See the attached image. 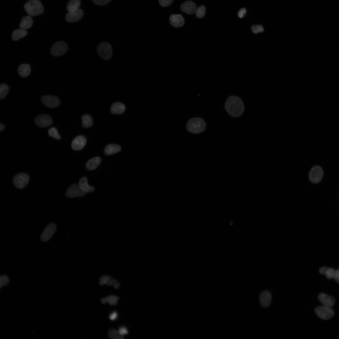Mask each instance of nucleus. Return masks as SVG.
Here are the masks:
<instances>
[{
	"label": "nucleus",
	"instance_id": "a18cd8bd",
	"mask_svg": "<svg viewBox=\"0 0 339 339\" xmlns=\"http://www.w3.org/2000/svg\"><path fill=\"white\" fill-rule=\"evenodd\" d=\"M5 128V126L3 124L0 123V131H3Z\"/></svg>",
	"mask_w": 339,
	"mask_h": 339
},
{
	"label": "nucleus",
	"instance_id": "1a4fd4ad",
	"mask_svg": "<svg viewBox=\"0 0 339 339\" xmlns=\"http://www.w3.org/2000/svg\"><path fill=\"white\" fill-rule=\"evenodd\" d=\"M86 192L83 191L78 185L73 184L70 186L67 190L66 195L69 197H80L84 196Z\"/></svg>",
	"mask_w": 339,
	"mask_h": 339
},
{
	"label": "nucleus",
	"instance_id": "58836bf2",
	"mask_svg": "<svg viewBox=\"0 0 339 339\" xmlns=\"http://www.w3.org/2000/svg\"><path fill=\"white\" fill-rule=\"evenodd\" d=\"M96 4L98 5H104L108 3L111 0H92Z\"/></svg>",
	"mask_w": 339,
	"mask_h": 339
},
{
	"label": "nucleus",
	"instance_id": "393cba45",
	"mask_svg": "<svg viewBox=\"0 0 339 339\" xmlns=\"http://www.w3.org/2000/svg\"><path fill=\"white\" fill-rule=\"evenodd\" d=\"M27 34L26 30L20 28L13 31L12 35V38L14 40H18L25 36Z\"/></svg>",
	"mask_w": 339,
	"mask_h": 339
},
{
	"label": "nucleus",
	"instance_id": "6ab92c4d",
	"mask_svg": "<svg viewBox=\"0 0 339 339\" xmlns=\"http://www.w3.org/2000/svg\"><path fill=\"white\" fill-rule=\"evenodd\" d=\"M125 106L123 104L120 102L113 103L111 106L110 112L112 114H121L124 111Z\"/></svg>",
	"mask_w": 339,
	"mask_h": 339
},
{
	"label": "nucleus",
	"instance_id": "412c9836",
	"mask_svg": "<svg viewBox=\"0 0 339 339\" xmlns=\"http://www.w3.org/2000/svg\"><path fill=\"white\" fill-rule=\"evenodd\" d=\"M101 163V159L99 157L93 158L88 161L86 167L89 170H93L97 167Z\"/></svg>",
	"mask_w": 339,
	"mask_h": 339
},
{
	"label": "nucleus",
	"instance_id": "b1692460",
	"mask_svg": "<svg viewBox=\"0 0 339 339\" xmlns=\"http://www.w3.org/2000/svg\"><path fill=\"white\" fill-rule=\"evenodd\" d=\"M19 75L22 77H26L29 75L30 72V67L28 64H22L19 67L18 69Z\"/></svg>",
	"mask_w": 339,
	"mask_h": 339
},
{
	"label": "nucleus",
	"instance_id": "cd10ccee",
	"mask_svg": "<svg viewBox=\"0 0 339 339\" xmlns=\"http://www.w3.org/2000/svg\"><path fill=\"white\" fill-rule=\"evenodd\" d=\"M82 126L85 128L91 127L93 125V121L92 117L89 115H85L82 117Z\"/></svg>",
	"mask_w": 339,
	"mask_h": 339
},
{
	"label": "nucleus",
	"instance_id": "79ce46f5",
	"mask_svg": "<svg viewBox=\"0 0 339 339\" xmlns=\"http://www.w3.org/2000/svg\"><path fill=\"white\" fill-rule=\"evenodd\" d=\"M118 316L117 313L116 311L112 312L109 315V318L110 320H116Z\"/></svg>",
	"mask_w": 339,
	"mask_h": 339
},
{
	"label": "nucleus",
	"instance_id": "0eeeda50",
	"mask_svg": "<svg viewBox=\"0 0 339 339\" xmlns=\"http://www.w3.org/2000/svg\"><path fill=\"white\" fill-rule=\"evenodd\" d=\"M67 49V46L66 43L63 41H59L53 44L51 51L53 56H59L64 54Z\"/></svg>",
	"mask_w": 339,
	"mask_h": 339
},
{
	"label": "nucleus",
	"instance_id": "473e14b6",
	"mask_svg": "<svg viewBox=\"0 0 339 339\" xmlns=\"http://www.w3.org/2000/svg\"><path fill=\"white\" fill-rule=\"evenodd\" d=\"M106 285L108 286L113 285L116 289H118L120 286L118 282L115 279L110 277V278Z\"/></svg>",
	"mask_w": 339,
	"mask_h": 339
},
{
	"label": "nucleus",
	"instance_id": "ea45409f",
	"mask_svg": "<svg viewBox=\"0 0 339 339\" xmlns=\"http://www.w3.org/2000/svg\"><path fill=\"white\" fill-rule=\"evenodd\" d=\"M118 332L122 336L127 334L128 331L126 327L124 326L120 327L118 330Z\"/></svg>",
	"mask_w": 339,
	"mask_h": 339
},
{
	"label": "nucleus",
	"instance_id": "20e7f679",
	"mask_svg": "<svg viewBox=\"0 0 339 339\" xmlns=\"http://www.w3.org/2000/svg\"><path fill=\"white\" fill-rule=\"evenodd\" d=\"M97 51L99 55L104 60H108L111 57V47L108 43L103 42L100 43L97 47Z\"/></svg>",
	"mask_w": 339,
	"mask_h": 339
},
{
	"label": "nucleus",
	"instance_id": "5701e85b",
	"mask_svg": "<svg viewBox=\"0 0 339 339\" xmlns=\"http://www.w3.org/2000/svg\"><path fill=\"white\" fill-rule=\"evenodd\" d=\"M121 150L120 147L117 145L110 144L107 145L104 150V153L106 155H110L119 152Z\"/></svg>",
	"mask_w": 339,
	"mask_h": 339
},
{
	"label": "nucleus",
	"instance_id": "f8f14e48",
	"mask_svg": "<svg viewBox=\"0 0 339 339\" xmlns=\"http://www.w3.org/2000/svg\"><path fill=\"white\" fill-rule=\"evenodd\" d=\"M56 229V225L51 223L48 225L41 235L40 239L43 242L48 241L52 236Z\"/></svg>",
	"mask_w": 339,
	"mask_h": 339
},
{
	"label": "nucleus",
	"instance_id": "4be33fe9",
	"mask_svg": "<svg viewBox=\"0 0 339 339\" xmlns=\"http://www.w3.org/2000/svg\"><path fill=\"white\" fill-rule=\"evenodd\" d=\"M33 24V20L30 16L23 17L20 22L19 26L20 28L26 30L30 28Z\"/></svg>",
	"mask_w": 339,
	"mask_h": 339
},
{
	"label": "nucleus",
	"instance_id": "6e6552de",
	"mask_svg": "<svg viewBox=\"0 0 339 339\" xmlns=\"http://www.w3.org/2000/svg\"><path fill=\"white\" fill-rule=\"evenodd\" d=\"M29 180V177L27 174L19 173L14 176L13 179V183L17 188L21 189L26 186Z\"/></svg>",
	"mask_w": 339,
	"mask_h": 339
},
{
	"label": "nucleus",
	"instance_id": "72a5a7b5",
	"mask_svg": "<svg viewBox=\"0 0 339 339\" xmlns=\"http://www.w3.org/2000/svg\"><path fill=\"white\" fill-rule=\"evenodd\" d=\"M252 32L255 34L262 32L264 31V28L262 26L260 25H253L251 27Z\"/></svg>",
	"mask_w": 339,
	"mask_h": 339
},
{
	"label": "nucleus",
	"instance_id": "c03bdc74",
	"mask_svg": "<svg viewBox=\"0 0 339 339\" xmlns=\"http://www.w3.org/2000/svg\"><path fill=\"white\" fill-rule=\"evenodd\" d=\"M329 268L326 267H322L319 270L320 273L322 275H325Z\"/></svg>",
	"mask_w": 339,
	"mask_h": 339
},
{
	"label": "nucleus",
	"instance_id": "a19ab883",
	"mask_svg": "<svg viewBox=\"0 0 339 339\" xmlns=\"http://www.w3.org/2000/svg\"><path fill=\"white\" fill-rule=\"evenodd\" d=\"M246 12V9L244 8L241 9L238 12L237 15L240 18H243Z\"/></svg>",
	"mask_w": 339,
	"mask_h": 339
},
{
	"label": "nucleus",
	"instance_id": "423d86ee",
	"mask_svg": "<svg viewBox=\"0 0 339 339\" xmlns=\"http://www.w3.org/2000/svg\"><path fill=\"white\" fill-rule=\"evenodd\" d=\"M323 174V170L319 166H315L312 167L309 172V180L313 183H318L321 181Z\"/></svg>",
	"mask_w": 339,
	"mask_h": 339
},
{
	"label": "nucleus",
	"instance_id": "f3484780",
	"mask_svg": "<svg viewBox=\"0 0 339 339\" xmlns=\"http://www.w3.org/2000/svg\"><path fill=\"white\" fill-rule=\"evenodd\" d=\"M170 24L175 28L182 26L184 23V20L182 16L180 14H171L169 18Z\"/></svg>",
	"mask_w": 339,
	"mask_h": 339
},
{
	"label": "nucleus",
	"instance_id": "e433bc0d",
	"mask_svg": "<svg viewBox=\"0 0 339 339\" xmlns=\"http://www.w3.org/2000/svg\"><path fill=\"white\" fill-rule=\"evenodd\" d=\"M109 278L110 277L104 275L102 276L100 279L99 283L100 285H103L106 284Z\"/></svg>",
	"mask_w": 339,
	"mask_h": 339
},
{
	"label": "nucleus",
	"instance_id": "ddd939ff",
	"mask_svg": "<svg viewBox=\"0 0 339 339\" xmlns=\"http://www.w3.org/2000/svg\"><path fill=\"white\" fill-rule=\"evenodd\" d=\"M86 143L85 137L82 135H79L73 139L71 143V147L74 150H79L83 148Z\"/></svg>",
	"mask_w": 339,
	"mask_h": 339
},
{
	"label": "nucleus",
	"instance_id": "f257e3e1",
	"mask_svg": "<svg viewBox=\"0 0 339 339\" xmlns=\"http://www.w3.org/2000/svg\"><path fill=\"white\" fill-rule=\"evenodd\" d=\"M225 108L228 113L234 117L241 116L244 110L243 101L236 96H231L228 98L225 104Z\"/></svg>",
	"mask_w": 339,
	"mask_h": 339
},
{
	"label": "nucleus",
	"instance_id": "7ed1b4c3",
	"mask_svg": "<svg viewBox=\"0 0 339 339\" xmlns=\"http://www.w3.org/2000/svg\"><path fill=\"white\" fill-rule=\"evenodd\" d=\"M24 8L29 16H32L41 14L44 10L43 6L39 0H29L25 4Z\"/></svg>",
	"mask_w": 339,
	"mask_h": 339
},
{
	"label": "nucleus",
	"instance_id": "c9c22d12",
	"mask_svg": "<svg viewBox=\"0 0 339 339\" xmlns=\"http://www.w3.org/2000/svg\"><path fill=\"white\" fill-rule=\"evenodd\" d=\"M335 271H336L333 268H329L327 270L325 275L328 279H331L333 278Z\"/></svg>",
	"mask_w": 339,
	"mask_h": 339
},
{
	"label": "nucleus",
	"instance_id": "aec40b11",
	"mask_svg": "<svg viewBox=\"0 0 339 339\" xmlns=\"http://www.w3.org/2000/svg\"><path fill=\"white\" fill-rule=\"evenodd\" d=\"M78 185L80 188L85 192H91L94 190V187L90 186L88 185L87 178L85 177H83L80 179Z\"/></svg>",
	"mask_w": 339,
	"mask_h": 339
},
{
	"label": "nucleus",
	"instance_id": "4c0bfd02",
	"mask_svg": "<svg viewBox=\"0 0 339 339\" xmlns=\"http://www.w3.org/2000/svg\"><path fill=\"white\" fill-rule=\"evenodd\" d=\"M173 0H159V4L163 7H167L170 5Z\"/></svg>",
	"mask_w": 339,
	"mask_h": 339
},
{
	"label": "nucleus",
	"instance_id": "9d476101",
	"mask_svg": "<svg viewBox=\"0 0 339 339\" xmlns=\"http://www.w3.org/2000/svg\"><path fill=\"white\" fill-rule=\"evenodd\" d=\"M41 100L45 106L49 108L57 107L60 103L59 99L57 97L53 95L43 96L41 98Z\"/></svg>",
	"mask_w": 339,
	"mask_h": 339
},
{
	"label": "nucleus",
	"instance_id": "39448f33",
	"mask_svg": "<svg viewBox=\"0 0 339 339\" xmlns=\"http://www.w3.org/2000/svg\"><path fill=\"white\" fill-rule=\"evenodd\" d=\"M315 312L317 316L321 319L327 320L332 317L334 312L331 307L323 306L317 307Z\"/></svg>",
	"mask_w": 339,
	"mask_h": 339
},
{
	"label": "nucleus",
	"instance_id": "4468645a",
	"mask_svg": "<svg viewBox=\"0 0 339 339\" xmlns=\"http://www.w3.org/2000/svg\"><path fill=\"white\" fill-rule=\"evenodd\" d=\"M272 295L270 292L264 290L260 293L259 296V302L261 306L263 308H267L270 304Z\"/></svg>",
	"mask_w": 339,
	"mask_h": 339
},
{
	"label": "nucleus",
	"instance_id": "a878e982",
	"mask_svg": "<svg viewBox=\"0 0 339 339\" xmlns=\"http://www.w3.org/2000/svg\"><path fill=\"white\" fill-rule=\"evenodd\" d=\"M80 5V0H70L67 5V9L68 12H71L78 9Z\"/></svg>",
	"mask_w": 339,
	"mask_h": 339
},
{
	"label": "nucleus",
	"instance_id": "c85d7f7f",
	"mask_svg": "<svg viewBox=\"0 0 339 339\" xmlns=\"http://www.w3.org/2000/svg\"><path fill=\"white\" fill-rule=\"evenodd\" d=\"M108 335L109 337L111 339H119L123 338V336L119 334L118 331L114 329L110 330L108 332Z\"/></svg>",
	"mask_w": 339,
	"mask_h": 339
},
{
	"label": "nucleus",
	"instance_id": "dca6fc26",
	"mask_svg": "<svg viewBox=\"0 0 339 339\" xmlns=\"http://www.w3.org/2000/svg\"><path fill=\"white\" fill-rule=\"evenodd\" d=\"M196 4L191 1H187L182 3L180 6L182 11L188 14H192L196 10Z\"/></svg>",
	"mask_w": 339,
	"mask_h": 339
},
{
	"label": "nucleus",
	"instance_id": "bb28decb",
	"mask_svg": "<svg viewBox=\"0 0 339 339\" xmlns=\"http://www.w3.org/2000/svg\"><path fill=\"white\" fill-rule=\"evenodd\" d=\"M119 298L116 296L110 295L108 297L104 298L101 300V302L103 304L107 302L110 305H115L117 304Z\"/></svg>",
	"mask_w": 339,
	"mask_h": 339
},
{
	"label": "nucleus",
	"instance_id": "2f4dec72",
	"mask_svg": "<svg viewBox=\"0 0 339 339\" xmlns=\"http://www.w3.org/2000/svg\"><path fill=\"white\" fill-rule=\"evenodd\" d=\"M205 13V8L203 5L199 6L196 9V16L198 18H201L204 17Z\"/></svg>",
	"mask_w": 339,
	"mask_h": 339
},
{
	"label": "nucleus",
	"instance_id": "37998d69",
	"mask_svg": "<svg viewBox=\"0 0 339 339\" xmlns=\"http://www.w3.org/2000/svg\"><path fill=\"white\" fill-rule=\"evenodd\" d=\"M333 278L336 282L339 283V269L336 271Z\"/></svg>",
	"mask_w": 339,
	"mask_h": 339
},
{
	"label": "nucleus",
	"instance_id": "2eb2a0df",
	"mask_svg": "<svg viewBox=\"0 0 339 339\" xmlns=\"http://www.w3.org/2000/svg\"><path fill=\"white\" fill-rule=\"evenodd\" d=\"M83 14V10L78 9L75 11L68 12L66 15L65 19L68 22H75L79 20L82 17Z\"/></svg>",
	"mask_w": 339,
	"mask_h": 339
},
{
	"label": "nucleus",
	"instance_id": "7c9ffc66",
	"mask_svg": "<svg viewBox=\"0 0 339 339\" xmlns=\"http://www.w3.org/2000/svg\"><path fill=\"white\" fill-rule=\"evenodd\" d=\"M49 136L56 139H60L61 137L59 134L57 129L55 127H51L48 131Z\"/></svg>",
	"mask_w": 339,
	"mask_h": 339
},
{
	"label": "nucleus",
	"instance_id": "f704fd0d",
	"mask_svg": "<svg viewBox=\"0 0 339 339\" xmlns=\"http://www.w3.org/2000/svg\"><path fill=\"white\" fill-rule=\"evenodd\" d=\"M9 282L8 277L6 275H3L0 277V286L2 287L7 284Z\"/></svg>",
	"mask_w": 339,
	"mask_h": 339
},
{
	"label": "nucleus",
	"instance_id": "a211bd4d",
	"mask_svg": "<svg viewBox=\"0 0 339 339\" xmlns=\"http://www.w3.org/2000/svg\"><path fill=\"white\" fill-rule=\"evenodd\" d=\"M318 298L320 302L324 306L331 307L335 303V300L333 297L324 293L320 294Z\"/></svg>",
	"mask_w": 339,
	"mask_h": 339
},
{
	"label": "nucleus",
	"instance_id": "c756f323",
	"mask_svg": "<svg viewBox=\"0 0 339 339\" xmlns=\"http://www.w3.org/2000/svg\"><path fill=\"white\" fill-rule=\"evenodd\" d=\"M9 89V87L5 84H1L0 85V98L3 99L7 95Z\"/></svg>",
	"mask_w": 339,
	"mask_h": 339
},
{
	"label": "nucleus",
	"instance_id": "9b49d317",
	"mask_svg": "<svg viewBox=\"0 0 339 339\" xmlns=\"http://www.w3.org/2000/svg\"><path fill=\"white\" fill-rule=\"evenodd\" d=\"M35 122L38 126L45 127L51 125L52 121L51 117L47 115H41L36 116Z\"/></svg>",
	"mask_w": 339,
	"mask_h": 339
},
{
	"label": "nucleus",
	"instance_id": "f03ea898",
	"mask_svg": "<svg viewBox=\"0 0 339 339\" xmlns=\"http://www.w3.org/2000/svg\"><path fill=\"white\" fill-rule=\"evenodd\" d=\"M206 124L203 119L195 117L190 119L187 122L186 128L189 132L198 134L203 132L205 129Z\"/></svg>",
	"mask_w": 339,
	"mask_h": 339
},
{
	"label": "nucleus",
	"instance_id": "49530a36",
	"mask_svg": "<svg viewBox=\"0 0 339 339\" xmlns=\"http://www.w3.org/2000/svg\"></svg>",
	"mask_w": 339,
	"mask_h": 339
}]
</instances>
